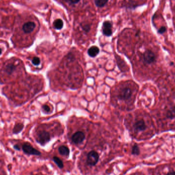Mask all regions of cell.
Masks as SVG:
<instances>
[{"label": "cell", "mask_w": 175, "mask_h": 175, "mask_svg": "<svg viewBox=\"0 0 175 175\" xmlns=\"http://www.w3.org/2000/svg\"><path fill=\"white\" fill-rule=\"evenodd\" d=\"M98 154L95 151H91L87 155V164L89 166H95L99 160Z\"/></svg>", "instance_id": "obj_1"}, {"label": "cell", "mask_w": 175, "mask_h": 175, "mask_svg": "<svg viewBox=\"0 0 175 175\" xmlns=\"http://www.w3.org/2000/svg\"><path fill=\"white\" fill-rule=\"evenodd\" d=\"M50 140V134L45 131H40L37 135V141L42 146L46 144Z\"/></svg>", "instance_id": "obj_2"}, {"label": "cell", "mask_w": 175, "mask_h": 175, "mask_svg": "<svg viewBox=\"0 0 175 175\" xmlns=\"http://www.w3.org/2000/svg\"><path fill=\"white\" fill-rule=\"evenodd\" d=\"M22 150L25 154L29 155L40 156L41 154V153L40 151L37 150V149H34V147L28 143H25L23 144Z\"/></svg>", "instance_id": "obj_3"}, {"label": "cell", "mask_w": 175, "mask_h": 175, "mask_svg": "<svg viewBox=\"0 0 175 175\" xmlns=\"http://www.w3.org/2000/svg\"><path fill=\"white\" fill-rule=\"evenodd\" d=\"M143 59L146 63L151 64L155 61L156 56L152 51L147 50L143 53Z\"/></svg>", "instance_id": "obj_4"}, {"label": "cell", "mask_w": 175, "mask_h": 175, "mask_svg": "<svg viewBox=\"0 0 175 175\" xmlns=\"http://www.w3.org/2000/svg\"><path fill=\"white\" fill-rule=\"evenodd\" d=\"M85 135L81 131L75 133L72 136V140L75 144H80L85 139Z\"/></svg>", "instance_id": "obj_5"}, {"label": "cell", "mask_w": 175, "mask_h": 175, "mask_svg": "<svg viewBox=\"0 0 175 175\" xmlns=\"http://www.w3.org/2000/svg\"><path fill=\"white\" fill-rule=\"evenodd\" d=\"M132 94V92L131 89L128 87L122 89L119 92L118 97L120 99L123 100H128L131 98Z\"/></svg>", "instance_id": "obj_6"}, {"label": "cell", "mask_w": 175, "mask_h": 175, "mask_svg": "<svg viewBox=\"0 0 175 175\" xmlns=\"http://www.w3.org/2000/svg\"><path fill=\"white\" fill-rule=\"evenodd\" d=\"M36 25L33 22L29 21L24 24L23 25L22 30L25 33H32L35 29Z\"/></svg>", "instance_id": "obj_7"}, {"label": "cell", "mask_w": 175, "mask_h": 175, "mask_svg": "<svg viewBox=\"0 0 175 175\" xmlns=\"http://www.w3.org/2000/svg\"><path fill=\"white\" fill-rule=\"evenodd\" d=\"M112 25L109 21H106L103 23V33L107 37H110L112 35Z\"/></svg>", "instance_id": "obj_8"}, {"label": "cell", "mask_w": 175, "mask_h": 175, "mask_svg": "<svg viewBox=\"0 0 175 175\" xmlns=\"http://www.w3.org/2000/svg\"><path fill=\"white\" fill-rule=\"evenodd\" d=\"M146 124L143 120L137 121L134 124V128L136 131L137 132H141L143 131L146 129Z\"/></svg>", "instance_id": "obj_9"}, {"label": "cell", "mask_w": 175, "mask_h": 175, "mask_svg": "<svg viewBox=\"0 0 175 175\" xmlns=\"http://www.w3.org/2000/svg\"><path fill=\"white\" fill-rule=\"evenodd\" d=\"M99 52V49L98 47L96 46H92L89 49L88 51V54L90 57L94 58L97 56V55L98 54Z\"/></svg>", "instance_id": "obj_10"}, {"label": "cell", "mask_w": 175, "mask_h": 175, "mask_svg": "<svg viewBox=\"0 0 175 175\" xmlns=\"http://www.w3.org/2000/svg\"><path fill=\"white\" fill-rule=\"evenodd\" d=\"M59 152L61 155L68 157L70 154V150L67 147L61 146L59 147Z\"/></svg>", "instance_id": "obj_11"}, {"label": "cell", "mask_w": 175, "mask_h": 175, "mask_svg": "<svg viewBox=\"0 0 175 175\" xmlns=\"http://www.w3.org/2000/svg\"><path fill=\"white\" fill-rule=\"evenodd\" d=\"M23 128V125L22 124L18 123V124H16L15 125V127L13 128V130H12V132H13V134H19V133L21 132V131H22Z\"/></svg>", "instance_id": "obj_12"}, {"label": "cell", "mask_w": 175, "mask_h": 175, "mask_svg": "<svg viewBox=\"0 0 175 175\" xmlns=\"http://www.w3.org/2000/svg\"><path fill=\"white\" fill-rule=\"evenodd\" d=\"M15 69V65L12 63H9L5 67L4 71L6 73L10 75L13 73Z\"/></svg>", "instance_id": "obj_13"}, {"label": "cell", "mask_w": 175, "mask_h": 175, "mask_svg": "<svg viewBox=\"0 0 175 175\" xmlns=\"http://www.w3.org/2000/svg\"><path fill=\"white\" fill-rule=\"evenodd\" d=\"M53 25H54V27H55L56 29H61L63 28V22L62 20L56 19V20L54 22Z\"/></svg>", "instance_id": "obj_14"}, {"label": "cell", "mask_w": 175, "mask_h": 175, "mask_svg": "<svg viewBox=\"0 0 175 175\" xmlns=\"http://www.w3.org/2000/svg\"><path fill=\"white\" fill-rule=\"evenodd\" d=\"M53 160L54 162L58 165L59 168H63L64 165H63V162L62 161V160L60 158H59V157H56V156H55V157H53Z\"/></svg>", "instance_id": "obj_15"}, {"label": "cell", "mask_w": 175, "mask_h": 175, "mask_svg": "<svg viewBox=\"0 0 175 175\" xmlns=\"http://www.w3.org/2000/svg\"><path fill=\"white\" fill-rule=\"evenodd\" d=\"M108 0H95V4L97 7H102L105 6V5L107 3Z\"/></svg>", "instance_id": "obj_16"}, {"label": "cell", "mask_w": 175, "mask_h": 175, "mask_svg": "<svg viewBox=\"0 0 175 175\" xmlns=\"http://www.w3.org/2000/svg\"><path fill=\"white\" fill-rule=\"evenodd\" d=\"M132 154L134 155H138L140 154V149L137 144H135L133 147Z\"/></svg>", "instance_id": "obj_17"}, {"label": "cell", "mask_w": 175, "mask_h": 175, "mask_svg": "<svg viewBox=\"0 0 175 175\" xmlns=\"http://www.w3.org/2000/svg\"><path fill=\"white\" fill-rule=\"evenodd\" d=\"M32 63L35 66H38L40 64L41 60H40V59L37 57H34L32 59Z\"/></svg>", "instance_id": "obj_18"}, {"label": "cell", "mask_w": 175, "mask_h": 175, "mask_svg": "<svg viewBox=\"0 0 175 175\" xmlns=\"http://www.w3.org/2000/svg\"><path fill=\"white\" fill-rule=\"evenodd\" d=\"M166 29L165 27H161L158 31V33H159V34H163L166 31Z\"/></svg>", "instance_id": "obj_19"}, {"label": "cell", "mask_w": 175, "mask_h": 175, "mask_svg": "<svg viewBox=\"0 0 175 175\" xmlns=\"http://www.w3.org/2000/svg\"><path fill=\"white\" fill-rule=\"evenodd\" d=\"M43 109L45 112H49L50 111V107L48 105H44L43 106Z\"/></svg>", "instance_id": "obj_20"}, {"label": "cell", "mask_w": 175, "mask_h": 175, "mask_svg": "<svg viewBox=\"0 0 175 175\" xmlns=\"http://www.w3.org/2000/svg\"><path fill=\"white\" fill-rule=\"evenodd\" d=\"M82 27L83 30H84V31H85V32H89V31H90V27L89 25H84Z\"/></svg>", "instance_id": "obj_21"}, {"label": "cell", "mask_w": 175, "mask_h": 175, "mask_svg": "<svg viewBox=\"0 0 175 175\" xmlns=\"http://www.w3.org/2000/svg\"><path fill=\"white\" fill-rule=\"evenodd\" d=\"M66 1L71 3L75 4V3H78V2L80 1V0H66Z\"/></svg>", "instance_id": "obj_22"}, {"label": "cell", "mask_w": 175, "mask_h": 175, "mask_svg": "<svg viewBox=\"0 0 175 175\" xmlns=\"http://www.w3.org/2000/svg\"><path fill=\"white\" fill-rule=\"evenodd\" d=\"M14 147V149H15V150H20V146H19V145H17V144L15 145L14 147Z\"/></svg>", "instance_id": "obj_23"}, {"label": "cell", "mask_w": 175, "mask_h": 175, "mask_svg": "<svg viewBox=\"0 0 175 175\" xmlns=\"http://www.w3.org/2000/svg\"><path fill=\"white\" fill-rule=\"evenodd\" d=\"M166 175H175V172L169 173Z\"/></svg>", "instance_id": "obj_24"}, {"label": "cell", "mask_w": 175, "mask_h": 175, "mask_svg": "<svg viewBox=\"0 0 175 175\" xmlns=\"http://www.w3.org/2000/svg\"><path fill=\"white\" fill-rule=\"evenodd\" d=\"M2 53V50L0 48V55H1Z\"/></svg>", "instance_id": "obj_25"}]
</instances>
